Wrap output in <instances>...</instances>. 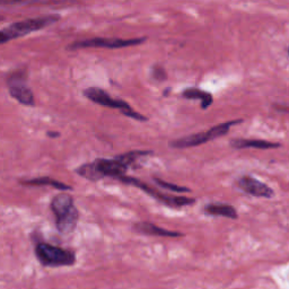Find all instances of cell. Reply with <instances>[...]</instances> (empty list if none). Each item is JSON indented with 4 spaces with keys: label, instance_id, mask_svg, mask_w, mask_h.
<instances>
[{
    "label": "cell",
    "instance_id": "6da1fadb",
    "mask_svg": "<svg viewBox=\"0 0 289 289\" xmlns=\"http://www.w3.org/2000/svg\"><path fill=\"white\" fill-rule=\"evenodd\" d=\"M51 210L55 216V226L59 233L69 235L77 227L79 211L74 204V198L68 193H59L51 201Z\"/></svg>",
    "mask_w": 289,
    "mask_h": 289
},
{
    "label": "cell",
    "instance_id": "7a4b0ae2",
    "mask_svg": "<svg viewBox=\"0 0 289 289\" xmlns=\"http://www.w3.org/2000/svg\"><path fill=\"white\" fill-rule=\"evenodd\" d=\"M128 169L129 166L125 165L118 157H114L112 159L97 158L92 163H87V164L79 166L76 170V173L84 177V179L92 181V182H97V181L107 176L120 179V177L124 176Z\"/></svg>",
    "mask_w": 289,
    "mask_h": 289
},
{
    "label": "cell",
    "instance_id": "3957f363",
    "mask_svg": "<svg viewBox=\"0 0 289 289\" xmlns=\"http://www.w3.org/2000/svg\"><path fill=\"white\" fill-rule=\"evenodd\" d=\"M59 19H60V15H44L10 24L0 31V43L5 44L10 40L25 36L35 31H40L44 27L57 23Z\"/></svg>",
    "mask_w": 289,
    "mask_h": 289
},
{
    "label": "cell",
    "instance_id": "277c9868",
    "mask_svg": "<svg viewBox=\"0 0 289 289\" xmlns=\"http://www.w3.org/2000/svg\"><path fill=\"white\" fill-rule=\"evenodd\" d=\"M34 253L37 261L47 268L72 267L76 263V253L74 251L45 242L36 243Z\"/></svg>",
    "mask_w": 289,
    "mask_h": 289
},
{
    "label": "cell",
    "instance_id": "5b68a950",
    "mask_svg": "<svg viewBox=\"0 0 289 289\" xmlns=\"http://www.w3.org/2000/svg\"><path fill=\"white\" fill-rule=\"evenodd\" d=\"M243 121H244L243 119H238V120H233V121H228V122L217 124L215 125V127H212L211 129H209L207 131L198 132V134L190 135V136H187V137L179 138V139H175V140L170 141V146L172 148H176V149L196 147V146L203 145L204 142L211 141L214 140V139L221 138L222 136L227 135L233 125L242 123Z\"/></svg>",
    "mask_w": 289,
    "mask_h": 289
},
{
    "label": "cell",
    "instance_id": "8992f818",
    "mask_svg": "<svg viewBox=\"0 0 289 289\" xmlns=\"http://www.w3.org/2000/svg\"><path fill=\"white\" fill-rule=\"evenodd\" d=\"M84 95H85L87 99L92 102L99 104V105L102 106H107V107H113V109H118L121 111V113L124 114L125 117L131 118V119L140 121V122H145L148 119L142 114L136 112V111L130 106V104L125 102L123 100L120 99H114L107 94L105 90L100 88V87H88L84 90Z\"/></svg>",
    "mask_w": 289,
    "mask_h": 289
},
{
    "label": "cell",
    "instance_id": "52a82bcc",
    "mask_svg": "<svg viewBox=\"0 0 289 289\" xmlns=\"http://www.w3.org/2000/svg\"><path fill=\"white\" fill-rule=\"evenodd\" d=\"M120 182L124 184H128V186H134L137 187L139 189H141L144 192H146L148 196H151L156 199L159 203L165 204V206L169 207H184V206H191V204H196V199L194 198H187V197H177V196H170V194H165L159 192V191L155 190L154 187H149L147 183L142 182V181L136 179V177L132 176H122L120 179H118Z\"/></svg>",
    "mask_w": 289,
    "mask_h": 289
},
{
    "label": "cell",
    "instance_id": "ba28073f",
    "mask_svg": "<svg viewBox=\"0 0 289 289\" xmlns=\"http://www.w3.org/2000/svg\"><path fill=\"white\" fill-rule=\"evenodd\" d=\"M147 41V37H136V39H118V37H93L83 41L72 42L68 45L67 50H81L87 48H99V49H122L128 47L139 45Z\"/></svg>",
    "mask_w": 289,
    "mask_h": 289
},
{
    "label": "cell",
    "instance_id": "9c48e42d",
    "mask_svg": "<svg viewBox=\"0 0 289 289\" xmlns=\"http://www.w3.org/2000/svg\"><path fill=\"white\" fill-rule=\"evenodd\" d=\"M7 85H8L10 96L18 101L20 104L26 106L35 105V99L34 94L26 84L25 74L22 71L13 72L7 78Z\"/></svg>",
    "mask_w": 289,
    "mask_h": 289
},
{
    "label": "cell",
    "instance_id": "30bf717a",
    "mask_svg": "<svg viewBox=\"0 0 289 289\" xmlns=\"http://www.w3.org/2000/svg\"><path fill=\"white\" fill-rule=\"evenodd\" d=\"M236 184L243 192L250 194L252 197L267 198V199H271V198L274 197V191L268 184L261 182V181L253 176H241Z\"/></svg>",
    "mask_w": 289,
    "mask_h": 289
},
{
    "label": "cell",
    "instance_id": "8fae6325",
    "mask_svg": "<svg viewBox=\"0 0 289 289\" xmlns=\"http://www.w3.org/2000/svg\"><path fill=\"white\" fill-rule=\"evenodd\" d=\"M134 229L140 234L151 235V236H161V238H182L184 234L180 232L169 231V229L162 228L157 225L152 224V222L141 221L134 225Z\"/></svg>",
    "mask_w": 289,
    "mask_h": 289
},
{
    "label": "cell",
    "instance_id": "7c38bea8",
    "mask_svg": "<svg viewBox=\"0 0 289 289\" xmlns=\"http://www.w3.org/2000/svg\"><path fill=\"white\" fill-rule=\"evenodd\" d=\"M231 147L235 149H244V148H255V149H276L281 147L279 142H272L263 140V139H244V138H235L229 141Z\"/></svg>",
    "mask_w": 289,
    "mask_h": 289
},
{
    "label": "cell",
    "instance_id": "4fadbf2b",
    "mask_svg": "<svg viewBox=\"0 0 289 289\" xmlns=\"http://www.w3.org/2000/svg\"><path fill=\"white\" fill-rule=\"evenodd\" d=\"M204 212L212 216H222L229 219H238V214L235 207L226 204H210L204 207Z\"/></svg>",
    "mask_w": 289,
    "mask_h": 289
},
{
    "label": "cell",
    "instance_id": "5bb4252c",
    "mask_svg": "<svg viewBox=\"0 0 289 289\" xmlns=\"http://www.w3.org/2000/svg\"><path fill=\"white\" fill-rule=\"evenodd\" d=\"M182 96L184 99H187V100H200L201 109L204 110L208 109V107L214 103V97H212L210 93L199 88H194V87L184 89L182 93Z\"/></svg>",
    "mask_w": 289,
    "mask_h": 289
},
{
    "label": "cell",
    "instance_id": "9a60e30c",
    "mask_svg": "<svg viewBox=\"0 0 289 289\" xmlns=\"http://www.w3.org/2000/svg\"><path fill=\"white\" fill-rule=\"evenodd\" d=\"M20 184L23 186H31V187H45V186H50L53 187L58 190H72V187L68 184L62 183L60 181L52 179V177L49 176H41V177H35V179H31V180H25L22 181Z\"/></svg>",
    "mask_w": 289,
    "mask_h": 289
},
{
    "label": "cell",
    "instance_id": "2e32d148",
    "mask_svg": "<svg viewBox=\"0 0 289 289\" xmlns=\"http://www.w3.org/2000/svg\"><path fill=\"white\" fill-rule=\"evenodd\" d=\"M154 181H155V183L157 184L158 187H163V189L174 191V192H181V193H182V192H191V189H189V187H180V186H176V184L169 183V182H166V181H163L161 179H158V177H154Z\"/></svg>",
    "mask_w": 289,
    "mask_h": 289
},
{
    "label": "cell",
    "instance_id": "e0dca14e",
    "mask_svg": "<svg viewBox=\"0 0 289 289\" xmlns=\"http://www.w3.org/2000/svg\"><path fill=\"white\" fill-rule=\"evenodd\" d=\"M151 75H152V78L155 79V81H157V82H163L167 78L166 70L164 69V67H163V66H161V65L153 66Z\"/></svg>",
    "mask_w": 289,
    "mask_h": 289
},
{
    "label": "cell",
    "instance_id": "ac0fdd59",
    "mask_svg": "<svg viewBox=\"0 0 289 289\" xmlns=\"http://www.w3.org/2000/svg\"><path fill=\"white\" fill-rule=\"evenodd\" d=\"M276 110L281 111V112H287L289 113V106H285V105H274Z\"/></svg>",
    "mask_w": 289,
    "mask_h": 289
},
{
    "label": "cell",
    "instance_id": "d6986e66",
    "mask_svg": "<svg viewBox=\"0 0 289 289\" xmlns=\"http://www.w3.org/2000/svg\"><path fill=\"white\" fill-rule=\"evenodd\" d=\"M47 135L50 138H58V137H60V134H59V132H54V131H48Z\"/></svg>",
    "mask_w": 289,
    "mask_h": 289
},
{
    "label": "cell",
    "instance_id": "ffe728a7",
    "mask_svg": "<svg viewBox=\"0 0 289 289\" xmlns=\"http://www.w3.org/2000/svg\"><path fill=\"white\" fill-rule=\"evenodd\" d=\"M288 54H289V49H288Z\"/></svg>",
    "mask_w": 289,
    "mask_h": 289
}]
</instances>
